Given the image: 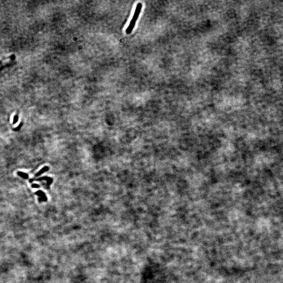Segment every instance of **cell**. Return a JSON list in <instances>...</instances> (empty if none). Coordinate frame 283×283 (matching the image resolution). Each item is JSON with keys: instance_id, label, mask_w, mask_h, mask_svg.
<instances>
[{"instance_id": "cell-5", "label": "cell", "mask_w": 283, "mask_h": 283, "mask_svg": "<svg viewBox=\"0 0 283 283\" xmlns=\"http://www.w3.org/2000/svg\"><path fill=\"white\" fill-rule=\"evenodd\" d=\"M32 187L34 188H38L39 187V186H38V184H33L32 185Z\"/></svg>"}, {"instance_id": "cell-1", "label": "cell", "mask_w": 283, "mask_h": 283, "mask_svg": "<svg viewBox=\"0 0 283 283\" xmlns=\"http://www.w3.org/2000/svg\"><path fill=\"white\" fill-rule=\"evenodd\" d=\"M142 8V4L139 3L137 4L136 9H135V12L134 14L133 18H132V19H131V21L130 22L129 25L126 29V33L127 34H130L132 32V31H133V29L135 25L136 24L137 19H138L139 16L140 15Z\"/></svg>"}, {"instance_id": "cell-3", "label": "cell", "mask_w": 283, "mask_h": 283, "mask_svg": "<svg viewBox=\"0 0 283 283\" xmlns=\"http://www.w3.org/2000/svg\"><path fill=\"white\" fill-rule=\"evenodd\" d=\"M18 175L21 176V177H22L23 178H25V179H27L28 178V175H27L25 173H23L22 172H18Z\"/></svg>"}, {"instance_id": "cell-2", "label": "cell", "mask_w": 283, "mask_h": 283, "mask_svg": "<svg viewBox=\"0 0 283 283\" xmlns=\"http://www.w3.org/2000/svg\"><path fill=\"white\" fill-rule=\"evenodd\" d=\"M48 169H49V168H48V167H45L41 169L39 172H38V173L36 174V176H39V175H41V174L44 173L45 172L47 171Z\"/></svg>"}, {"instance_id": "cell-4", "label": "cell", "mask_w": 283, "mask_h": 283, "mask_svg": "<svg viewBox=\"0 0 283 283\" xmlns=\"http://www.w3.org/2000/svg\"><path fill=\"white\" fill-rule=\"evenodd\" d=\"M17 119H17V117H15L14 118V123H16V122L17 121Z\"/></svg>"}]
</instances>
